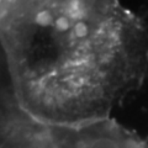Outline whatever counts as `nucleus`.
<instances>
[{
    "instance_id": "obj_1",
    "label": "nucleus",
    "mask_w": 148,
    "mask_h": 148,
    "mask_svg": "<svg viewBox=\"0 0 148 148\" xmlns=\"http://www.w3.org/2000/svg\"><path fill=\"white\" fill-rule=\"evenodd\" d=\"M0 42L21 106L57 127L108 119L148 68V34L119 0H0Z\"/></svg>"
}]
</instances>
